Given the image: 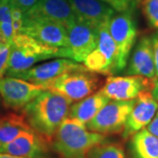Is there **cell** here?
<instances>
[{
    "label": "cell",
    "mask_w": 158,
    "mask_h": 158,
    "mask_svg": "<svg viewBox=\"0 0 158 158\" xmlns=\"http://www.w3.org/2000/svg\"><path fill=\"white\" fill-rule=\"evenodd\" d=\"M154 80L141 76L109 77L100 91L112 100H132L141 92L152 90Z\"/></svg>",
    "instance_id": "10"
},
{
    "label": "cell",
    "mask_w": 158,
    "mask_h": 158,
    "mask_svg": "<svg viewBox=\"0 0 158 158\" xmlns=\"http://www.w3.org/2000/svg\"><path fill=\"white\" fill-rule=\"evenodd\" d=\"M40 85L44 90L56 92L75 102L96 92L103 86V82L98 74L85 69L62 74Z\"/></svg>",
    "instance_id": "4"
},
{
    "label": "cell",
    "mask_w": 158,
    "mask_h": 158,
    "mask_svg": "<svg viewBox=\"0 0 158 158\" xmlns=\"http://www.w3.org/2000/svg\"><path fill=\"white\" fill-rule=\"evenodd\" d=\"M110 6L114 11H135L140 5V0H102Z\"/></svg>",
    "instance_id": "23"
},
{
    "label": "cell",
    "mask_w": 158,
    "mask_h": 158,
    "mask_svg": "<svg viewBox=\"0 0 158 158\" xmlns=\"http://www.w3.org/2000/svg\"><path fill=\"white\" fill-rule=\"evenodd\" d=\"M45 90L21 78L6 77L0 78V97L5 106L14 111H20L36 97Z\"/></svg>",
    "instance_id": "8"
},
{
    "label": "cell",
    "mask_w": 158,
    "mask_h": 158,
    "mask_svg": "<svg viewBox=\"0 0 158 158\" xmlns=\"http://www.w3.org/2000/svg\"><path fill=\"white\" fill-rule=\"evenodd\" d=\"M39 0H9L11 7L19 9L23 12H27L38 2Z\"/></svg>",
    "instance_id": "25"
},
{
    "label": "cell",
    "mask_w": 158,
    "mask_h": 158,
    "mask_svg": "<svg viewBox=\"0 0 158 158\" xmlns=\"http://www.w3.org/2000/svg\"><path fill=\"white\" fill-rule=\"evenodd\" d=\"M135 11L118 12L111 18L108 28L117 48L116 71H123L137 40V25Z\"/></svg>",
    "instance_id": "5"
},
{
    "label": "cell",
    "mask_w": 158,
    "mask_h": 158,
    "mask_svg": "<svg viewBox=\"0 0 158 158\" xmlns=\"http://www.w3.org/2000/svg\"><path fill=\"white\" fill-rule=\"evenodd\" d=\"M19 34H27L40 43L52 48L68 47L67 28L57 23L23 17V27Z\"/></svg>",
    "instance_id": "11"
},
{
    "label": "cell",
    "mask_w": 158,
    "mask_h": 158,
    "mask_svg": "<svg viewBox=\"0 0 158 158\" xmlns=\"http://www.w3.org/2000/svg\"><path fill=\"white\" fill-rule=\"evenodd\" d=\"M23 17L57 23L66 28L77 20L69 0H39Z\"/></svg>",
    "instance_id": "14"
},
{
    "label": "cell",
    "mask_w": 158,
    "mask_h": 158,
    "mask_svg": "<svg viewBox=\"0 0 158 158\" xmlns=\"http://www.w3.org/2000/svg\"><path fill=\"white\" fill-rule=\"evenodd\" d=\"M158 110V101L152 96L151 90L141 92L135 98V106L126 121L121 136L124 140L131 138L137 132L150 123Z\"/></svg>",
    "instance_id": "13"
},
{
    "label": "cell",
    "mask_w": 158,
    "mask_h": 158,
    "mask_svg": "<svg viewBox=\"0 0 158 158\" xmlns=\"http://www.w3.org/2000/svg\"><path fill=\"white\" fill-rule=\"evenodd\" d=\"M0 30H1L2 34H4V36L6 37V39L8 41H11V40H12L13 36H14V32H13V28H12L11 19L0 22Z\"/></svg>",
    "instance_id": "27"
},
{
    "label": "cell",
    "mask_w": 158,
    "mask_h": 158,
    "mask_svg": "<svg viewBox=\"0 0 158 158\" xmlns=\"http://www.w3.org/2000/svg\"><path fill=\"white\" fill-rule=\"evenodd\" d=\"M9 42H11V41H8L6 39V37L4 36V34H2V32H1V30H0V48L3 47V46H5L7 43H9Z\"/></svg>",
    "instance_id": "31"
},
{
    "label": "cell",
    "mask_w": 158,
    "mask_h": 158,
    "mask_svg": "<svg viewBox=\"0 0 158 158\" xmlns=\"http://www.w3.org/2000/svg\"><path fill=\"white\" fill-rule=\"evenodd\" d=\"M108 24L104 23L98 27V44L84 61L85 68L98 75L117 73V48L109 32Z\"/></svg>",
    "instance_id": "7"
},
{
    "label": "cell",
    "mask_w": 158,
    "mask_h": 158,
    "mask_svg": "<svg viewBox=\"0 0 158 158\" xmlns=\"http://www.w3.org/2000/svg\"><path fill=\"white\" fill-rule=\"evenodd\" d=\"M140 5L148 26L158 30V0H140Z\"/></svg>",
    "instance_id": "22"
},
{
    "label": "cell",
    "mask_w": 158,
    "mask_h": 158,
    "mask_svg": "<svg viewBox=\"0 0 158 158\" xmlns=\"http://www.w3.org/2000/svg\"><path fill=\"white\" fill-rule=\"evenodd\" d=\"M34 130L23 114L10 113L0 116V146L7 144L19 135Z\"/></svg>",
    "instance_id": "20"
},
{
    "label": "cell",
    "mask_w": 158,
    "mask_h": 158,
    "mask_svg": "<svg viewBox=\"0 0 158 158\" xmlns=\"http://www.w3.org/2000/svg\"><path fill=\"white\" fill-rule=\"evenodd\" d=\"M77 20L98 29L109 22L114 11L102 0H69Z\"/></svg>",
    "instance_id": "17"
},
{
    "label": "cell",
    "mask_w": 158,
    "mask_h": 158,
    "mask_svg": "<svg viewBox=\"0 0 158 158\" xmlns=\"http://www.w3.org/2000/svg\"><path fill=\"white\" fill-rule=\"evenodd\" d=\"M146 129L149 133H151L153 135L158 137V110L156 113V115H155V117L150 121V123L147 126Z\"/></svg>",
    "instance_id": "29"
},
{
    "label": "cell",
    "mask_w": 158,
    "mask_h": 158,
    "mask_svg": "<svg viewBox=\"0 0 158 158\" xmlns=\"http://www.w3.org/2000/svg\"><path fill=\"white\" fill-rule=\"evenodd\" d=\"M126 74L156 80V66L150 36H142L134 46L126 67Z\"/></svg>",
    "instance_id": "16"
},
{
    "label": "cell",
    "mask_w": 158,
    "mask_h": 158,
    "mask_svg": "<svg viewBox=\"0 0 158 158\" xmlns=\"http://www.w3.org/2000/svg\"><path fill=\"white\" fill-rule=\"evenodd\" d=\"M10 49H11V42L7 43L0 48V78H3L7 71L9 56H10Z\"/></svg>",
    "instance_id": "24"
},
{
    "label": "cell",
    "mask_w": 158,
    "mask_h": 158,
    "mask_svg": "<svg viewBox=\"0 0 158 158\" xmlns=\"http://www.w3.org/2000/svg\"><path fill=\"white\" fill-rule=\"evenodd\" d=\"M56 57L66 58L65 49L43 45L27 34H15L11 41L6 75L16 77L18 74L32 68L37 62Z\"/></svg>",
    "instance_id": "3"
},
{
    "label": "cell",
    "mask_w": 158,
    "mask_h": 158,
    "mask_svg": "<svg viewBox=\"0 0 158 158\" xmlns=\"http://www.w3.org/2000/svg\"><path fill=\"white\" fill-rule=\"evenodd\" d=\"M11 11L9 0H0V22L11 19Z\"/></svg>",
    "instance_id": "26"
},
{
    "label": "cell",
    "mask_w": 158,
    "mask_h": 158,
    "mask_svg": "<svg viewBox=\"0 0 158 158\" xmlns=\"http://www.w3.org/2000/svg\"><path fill=\"white\" fill-rule=\"evenodd\" d=\"M72 104L69 98L45 90L22 109V114L33 129L52 141L56 130L67 118Z\"/></svg>",
    "instance_id": "1"
},
{
    "label": "cell",
    "mask_w": 158,
    "mask_h": 158,
    "mask_svg": "<svg viewBox=\"0 0 158 158\" xmlns=\"http://www.w3.org/2000/svg\"><path fill=\"white\" fill-rule=\"evenodd\" d=\"M128 148L133 158H158V137L146 128L131 137Z\"/></svg>",
    "instance_id": "19"
},
{
    "label": "cell",
    "mask_w": 158,
    "mask_h": 158,
    "mask_svg": "<svg viewBox=\"0 0 158 158\" xmlns=\"http://www.w3.org/2000/svg\"><path fill=\"white\" fill-rule=\"evenodd\" d=\"M109 101L110 99L100 90L96 91L71 105L69 111V118H75L86 125Z\"/></svg>",
    "instance_id": "18"
},
{
    "label": "cell",
    "mask_w": 158,
    "mask_h": 158,
    "mask_svg": "<svg viewBox=\"0 0 158 158\" xmlns=\"http://www.w3.org/2000/svg\"><path fill=\"white\" fill-rule=\"evenodd\" d=\"M151 44H152L153 55L155 60V66H156V79L158 78V30H156L154 34L150 36Z\"/></svg>",
    "instance_id": "28"
},
{
    "label": "cell",
    "mask_w": 158,
    "mask_h": 158,
    "mask_svg": "<svg viewBox=\"0 0 158 158\" xmlns=\"http://www.w3.org/2000/svg\"><path fill=\"white\" fill-rule=\"evenodd\" d=\"M85 69H87L84 64L68 58H57L50 62L33 66L32 68L18 74L13 77L21 78L35 85H40L56 78L62 74Z\"/></svg>",
    "instance_id": "15"
},
{
    "label": "cell",
    "mask_w": 158,
    "mask_h": 158,
    "mask_svg": "<svg viewBox=\"0 0 158 158\" xmlns=\"http://www.w3.org/2000/svg\"><path fill=\"white\" fill-rule=\"evenodd\" d=\"M51 142L34 130L22 133L11 142L0 146V153L24 158H46Z\"/></svg>",
    "instance_id": "12"
},
{
    "label": "cell",
    "mask_w": 158,
    "mask_h": 158,
    "mask_svg": "<svg viewBox=\"0 0 158 158\" xmlns=\"http://www.w3.org/2000/svg\"><path fill=\"white\" fill-rule=\"evenodd\" d=\"M0 158H24V157H19V156H15L8 155V154H3V153H0Z\"/></svg>",
    "instance_id": "32"
},
{
    "label": "cell",
    "mask_w": 158,
    "mask_h": 158,
    "mask_svg": "<svg viewBox=\"0 0 158 158\" xmlns=\"http://www.w3.org/2000/svg\"><path fill=\"white\" fill-rule=\"evenodd\" d=\"M151 93L154 98L158 101V78L154 80V85H153L152 90H151Z\"/></svg>",
    "instance_id": "30"
},
{
    "label": "cell",
    "mask_w": 158,
    "mask_h": 158,
    "mask_svg": "<svg viewBox=\"0 0 158 158\" xmlns=\"http://www.w3.org/2000/svg\"><path fill=\"white\" fill-rule=\"evenodd\" d=\"M85 158H125V151L120 143L102 142L92 148Z\"/></svg>",
    "instance_id": "21"
},
{
    "label": "cell",
    "mask_w": 158,
    "mask_h": 158,
    "mask_svg": "<svg viewBox=\"0 0 158 158\" xmlns=\"http://www.w3.org/2000/svg\"><path fill=\"white\" fill-rule=\"evenodd\" d=\"M135 103V99L109 101L85 125L86 128L105 135L122 133Z\"/></svg>",
    "instance_id": "6"
},
{
    "label": "cell",
    "mask_w": 158,
    "mask_h": 158,
    "mask_svg": "<svg viewBox=\"0 0 158 158\" xmlns=\"http://www.w3.org/2000/svg\"><path fill=\"white\" fill-rule=\"evenodd\" d=\"M106 140V135L91 132L75 118H65L51 141L55 152L62 158H85L96 145Z\"/></svg>",
    "instance_id": "2"
},
{
    "label": "cell",
    "mask_w": 158,
    "mask_h": 158,
    "mask_svg": "<svg viewBox=\"0 0 158 158\" xmlns=\"http://www.w3.org/2000/svg\"><path fill=\"white\" fill-rule=\"evenodd\" d=\"M67 32L68 47L64 48L66 58L79 63L84 62L98 44V29L76 20L67 27Z\"/></svg>",
    "instance_id": "9"
}]
</instances>
